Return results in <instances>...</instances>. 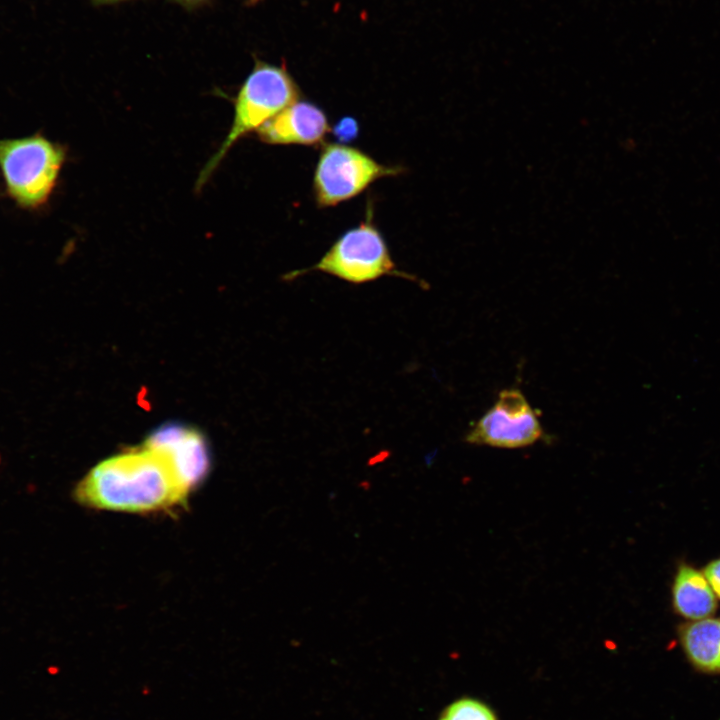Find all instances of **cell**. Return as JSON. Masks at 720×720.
Wrapping results in <instances>:
<instances>
[{"label": "cell", "instance_id": "12", "mask_svg": "<svg viewBox=\"0 0 720 720\" xmlns=\"http://www.w3.org/2000/svg\"><path fill=\"white\" fill-rule=\"evenodd\" d=\"M358 130L356 120L350 117L341 119L334 127L335 135L343 142L353 140L357 136Z\"/></svg>", "mask_w": 720, "mask_h": 720}, {"label": "cell", "instance_id": "7", "mask_svg": "<svg viewBox=\"0 0 720 720\" xmlns=\"http://www.w3.org/2000/svg\"><path fill=\"white\" fill-rule=\"evenodd\" d=\"M144 447L162 455L180 486L189 493L206 478L210 455L205 438L180 424H164L147 438Z\"/></svg>", "mask_w": 720, "mask_h": 720}, {"label": "cell", "instance_id": "11", "mask_svg": "<svg viewBox=\"0 0 720 720\" xmlns=\"http://www.w3.org/2000/svg\"><path fill=\"white\" fill-rule=\"evenodd\" d=\"M439 720H497L494 711L482 701L461 698L442 712Z\"/></svg>", "mask_w": 720, "mask_h": 720}, {"label": "cell", "instance_id": "15", "mask_svg": "<svg viewBox=\"0 0 720 720\" xmlns=\"http://www.w3.org/2000/svg\"><path fill=\"white\" fill-rule=\"evenodd\" d=\"M124 1H128V0H91V2L97 6L107 5V4H115V3L124 2Z\"/></svg>", "mask_w": 720, "mask_h": 720}, {"label": "cell", "instance_id": "9", "mask_svg": "<svg viewBox=\"0 0 720 720\" xmlns=\"http://www.w3.org/2000/svg\"><path fill=\"white\" fill-rule=\"evenodd\" d=\"M672 605L678 615L690 621L700 620L715 613L717 597L703 572L682 564L673 580Z\"/></svg>", "mask_w": 720, "mask_h": 720}, {"label": "cell", "instance_id": "1", "mask_svg": "<svg viewBox=\"0 0 720 720\" xmlns=\"http://www.w3.org/2000/svg\"><path fill=\"white\" fill-rule=\"evenodd\" d=\"M187 496L165 458L145 447L96 464L73 490L83 506L127 513L167 510Z\"/></svg>", "mask_w": 720, "mask_h": 720}, {"label": "cell", "instance_id": "5", "mask_svg": "<svg viewBox=\"0 0 720 720\" xmlns=\"http://www.w3.org/2000/svg\"><path fill=\"white\" fill-rule=\"evenodd\" d=\"M402 172V167L383 165L359 148L328 143L315 166L314 198L318 207H332L359 195L376 180Z\"/></svg>", "mask_w": 720, "mask_h": 720}, {"label": "cell", "instance_id": "4", "mask_svg": "<svg viewBox=\"0 0 720 720\" xmlns=\"http://www.w3.org/2000/svg\"><path fill=\"white\" fill-rule=\"evenodd\" d=\"M368 217L358 226L343 233L313 266L289 272L284 277L293 280L305 273L320 271L353 284L375 281L382 276H397L425 283L414 275L399 271L391 258L387 243L372 222L371 209Z\"/></svg>", "mask_w": 720, "mask_h": 720}, {"label": "cell", "instance_id": "3", "mask_svg": "<svg viewBox=\"0 0 720 720\" xmlns=\"http://www.w3.org/2000/svg\"><path fill=\"white\" fill-rule=\"evenodd\" d=\"M65 159L64 147L40 132L0 139V172L5 192L21 209H41L57 185Z\"/></svg>", "mask_w": 720, "mask_h": 720}, {"label": "cell", "instance_id": "14", "mask_svg": "<svg viewBox=\"0 0 720 720\" xmlns=\"http://www.w3.org/2000/svg\"><path fill=\"white\" fill-rule=\"evenodd\" d=\"M186 9L192 10L206 5L210 0H169Z\"/></svg>", "mask_w": 720, "mask_h": 720}, {"label": "cell", "instance_id": "2", "mask_svg": "<svg viewBox=\"0 0 720 720\" xmlns=\"http://www.w3.org/2000/svg\"><path fill=\"white\" fill-rule=\"evenodd\" d=\"M298 84L285 65L277 66L254 57V66L234 100L232 126L215 154L206 163L196 182L201 189L234 143L285 107L300 99Z\"/></svg>", "mask_w": 720, "mask_h": 720}, {"label": "cell", "instance_id": "10", "mask_svg": "<svg viewBox=\"0 0 720 720\" xmlns=\"http://www.w3.org/2000/svg\"><path fill=\"white\" fill-rule=\"evenodd\" d=\"M681 647L699 672L720 674V619L704 618L678 628Z\"/></svg>", "mask_w": 720, "mask_h": 720}, {"label": "cell", "instance_id": "8", "mask_svg": "<svg viewBox=\"0 0 720 720\" xmlns=\"http://www.w3.org/2000/svg\"><path fill=\"white\" fill-rule=\"evenodd\" d=\"M330 126L325 112L309 101H295L258 130L261 141L273 145H316Z\"/></svg>", "mask_w": 720, "mask_h": 720}, {"label": "cell", "instance_id": "13", "mask_svg": "<svg viewBox=\"0 0 720 720\" xmlns=\"http://www.w3.org/2000/svg\"><path fill=\"white\" fill-rule=\"evenodd\" d=\"M703 574L716 597L720 598V558L710 561L704 567Z\"/></svg>", "mask_w": 720, "mask_h": 720}, {"label": "cell", "instance_id": "6", "mask_svg": "<svg viewBox=\"0 0 720 720\" xmlns=\"http://www.w3.org/2000/svg\"><path fill=\"white\" fill-rule=\"evenodd\" d=\"M544 436L537 412L523 393L514 388L499 393L494 405L465 435V442L497 448H523Z\"/></svg>", "mask_w": 720, "mask_h": 720}]
</instances>
